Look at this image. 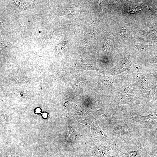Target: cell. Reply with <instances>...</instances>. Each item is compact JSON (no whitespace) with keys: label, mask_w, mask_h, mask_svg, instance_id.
<instances>
[{"label":"cell","mask_w":157,"mask_h":157,"mask_svg":"<svg viewBox=\"0 0 157 157\" xmlns=\"http://www.w3.org/2000/svg\"><path fill=\"white\" fill-rule=\"evenodd\" d=\"M127 116L128 118L139 123L146 129L157 130V112L152 113L146 116L130 113Z\"/></svg>","instance_id":"1"},{"label":"cell","mask_w":157,"mask_h":157,"mask_svg":"<svg viewBox=\"0 0 157 157\" xmlns=\"http://www.w3.org/2000/svg\"><path fill=\"white\" fill-rule=\"evenodd\" d=\"M147 151L140 147L136 150L123 152L120 149L117 150L116 157H146Z\"/></svg>","instance_id":"2"},{"label":"cell","mask_w":157,"mask_h":157,"mask_svg":"<svg viewBox=\"0 0 157 157\" xmlns=\"http://www.w3.org/2000/svg\"><path fill=\"white\" fill-rule=\"evenodd\" d=\"M117 136L124 140L125 137H132V132L130 128L126 124H123L116 127L115 130Z\"/></svg>","instance_id":"3"},{"label":"cell","mask_w":157,"mask_h":157,"mask_svg":"<svg viewBox=\"0 0 157 157\" xmlns=\"http://www.w3.org/2000/svg\"><path fill=\"white\" fill-rule=\"evenodd\" d=\"M146 157H157V149L152 150L149 153L147 151Z\"/></svg>","instance_id":"4"},{"label":"cell","mask_w":157,"mask_h":157,"mask_svg":"<svg viewBox=\"0 0 157 157\" xmlns=\"http://www.w3.org/2000/svg\"><path fill=\"white\" fill-rule=\"evenodd\" d=\"M154 136L155 139H156V141H157V133H155L154 134Z\"/></svg>","instance_id":"5"},{"label":"cell","mask_w":157,"mask_h":157,"mask_svg":"<svg viewBox=\"0 0 157 157\" xmlns=\"http://www.w3.org/2000/svg\"><path fill=\"white\" fill-rule=\"evenodd\" d=\"M47 114L46 113H44L43 114V117H44V118H46L47 117Z\"/></svg>","instance_id":"6"},{"label":"cell","mask_w":157,"mask_h":157,"mask_svg":"<svg viewBox=\"0 0 157 157\" xmlns=\"http://www.w3.org/2000/svg\"><path fill=\"white\" fill-rule=\"evenodd\" d=\"M40 110L39 109H38L36 110V112L37 113H39L40 112Z\"/></svg>","instance_id":"7"}]
</instances>
